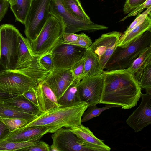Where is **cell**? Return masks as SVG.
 Segmentation results:
<instances>
[{
  "label": "cell",
  "instance_id": "7",
  "mask_svg": "<svg viewBox=\"0 0 151 151\" xmlns=\"http://www.w3.org/2000/svg\"><path fill=\"white\" fill-rule=\"evenodd\" d=\"M51 1L33 0L24 24V32L29 41L35 39L47 22Z\"/></svg>",
  "mask_w": 151,
  "mask_h": 151
},
{
  "label": "cell",
  "instance_id": "41",
  "mask_svg": "<svg viewBox=\"0 0 151 151\" xmlns=\"http://www.w3.org/2000/svg\"><path fill=\"white\" fill-rule=\"evenodd\" d=\"M10 132L6 126L0 119V141Z\"/></svg>",
  "mask_w": 151,
  "mask_h": 151
},
{
  "label": "cell",
  "instance_id": "20",
  "mask_svg": "<svg viewBox=\"0 0 151 151\" xmlns=\"http://www.w3.org/2000/svg\"><path fill=\"white\" fill-rule=\"evenodd\" d=\"M83 57L85 62L82 79L103 73L104 70L100 66L98 56L89 48L86 49Z\"/></svg>",
  "mask_w": 151,
  "mask_h": 151
},
{
  "label": "cell",
  "instance_id": "38",
  "mask_svg": "<svg viewBox=\"0 0 151 151\" xmlns=\"http://www.w3.org/2000/svg\"><path fill=\"white\" fill-rule=\"evenodd\" d=\"M79 34L74 33H64L62 42L63 43L76 45L78 39Z\"/></svg>",
  "mask_w": 151,
  "mask_h": 151
},
{
  "label": "cell",
  "instance_id": "15",
  "mask_svg": "<svg viewBox=\"0 0 151 151\" xmlns=\"http://www.w3.org/2000/svg\"><path fill=\"white\" fill-rule=\"evenodd\" d=\"M60 129L57 127L37 126L19 128L10 132L1 140L9 142H23L29 140L47 133H53Z\"/></svg>",
  "mask_w": 151,
  "mask_h": 151
},
{
  "label": "cell",
  "instance_id": "30",
  "mask_svg": "<svg viewBox=\"0 0 151 151\" xmlns=\"http://www.w3.org/2000/svg\"><path fill=\"white\" fill-rule=\"evenodd\" d=\"M7 127L9 131L13 132L26 125L28 122L25 119L18 118H0Z\"/></svg>",
  "mask_w": 151,
  "mask_h": 151
},
{
  "label": "cell",
  "instance_id": "26",
  "mask_svg": "<svg viewBox=\"0 0 151 151\" xmlns=\"http://www.w3.org/2000/svg\"><path fill=\"white\" fill-rule=\"evenodd\" d=\"M65 8L70 13L82 20H91L83 9L79 0H61Z\"/></svg>",
  "mask_w": 151,
  "mask_h": 151
},
{
  "label": "cell",
  "instance_id": "2",
  "mask_svg": "<svg viewBox=\"0 0 151 151\" xmlns=\"http://www.w3.org/2000/svg\"><path fill=\"white\" fill-rule=\"evenodd\" d=\"M43 68L38 61L14 70L0 72V92L10 95H21L35 88L51 73Z\"/></svg>",
  "mask_w": 151,
  "mask_h": 151
},
{
  "label": "cell",
  "instance_id": "22",
  "mask_svg": "<svg viewBox=\"0 0 151 151\" xmlns=\"http://www.w3.org/2000/svg\"><path fill=\"white\" fill-rule=\"evenodd\" d=\"M0 118H22L26 120L28 123L37 116L11 106L3 103L0 100Z\"/></svg>",
  "mask_w": 151,
  "mask_h": 151
},
{
  "label": "cell",
  "instance_id": "37",
  "mask_svg": "<svg viewBox=\"0 0 151 151\" xmlns=\"http://www.w3.org/2000/svg\"><path fill=\"white\" fill-rule=\"evenodd\" d=\"M151 6V0H147L142 4L129 13L127 16L124 17L120 21H123L128 17L136 16L141 12L144 9L146 8H148Z\"/></svg>",
  "mask_w": 151,
  "mask_h": 151
},
{
  "label": "cell",
  "instance_id": "29",
  "mask_svg": "<svg viewBox=\"0 0 151 151\" xmlns=\"http://www.w3.org/2000/svg\"><path fill=\"white\" fill-rule=\"evenodd\" d=\"M119 106L112 104H106L102 108L97 107L96 105L88 106L86 111H85L82 117L81 122L87 121L91 119L99 116L104 111L113 107H119Z\"/></svg>",
  "mask_w": 151,
  "mask_h": 151
},
{
  "label": "cell",
  "instance_id": "11",
  "mask_svg": "<svg viewBox=\"0 0 151 151\" xmlns=\"http://www.w3.org/2000/svg\"><path fill=\"white\" fill-rule=\"evenodd\" d=\"M122 33L113 31L104 33L96 39L88 48L98 56L102 69L117 46Z\"/></svg>",
  "mask_w": 151,
  "mask_h": 151
},
{
  "label": "cell",
  "instance_id": "28",
  "mask_svg": "<svg viewBox=\"0 0 151 151\" xmlns=\"http://www.w3.org/2000/svg\"><path fill=\"white\" fill-rule=\"evenodd\" d=\"M151 62V45L146 48L134 61L131 66L126 69L132 75L139 69Z\"/></svg>",
  "mask_w": 151,
  "mask_h": 151
},
{
  "label": "cell",
  "instance_id": "23",
  "mask_svg": "<svg viewBox=\"0 0 151 151\" xmlns=\"http://www.w3.org/2000/svg\"><path fill=\"white\" fill-rule=\"evenodd\" d=\"M18 52L17 68L32 60L35 56L31 51L29 40L24 37L20 32L18 36Z\"/></svg>",
  "mask_w": 151,
  "mask_h": 151
},
{
  "label": "cell",
  "instance_id": "31",
  "mask_svg": "<svg viewBox=\"0 0 151 151\" xmlns=\"http://www.w3.org/2000/svg\"><path fill=\"white\" fill-rule=\"evenodd\" d=\"M38 62L41 66L45 70L51 72L54 70L53 58L51 51L39 56Z\"/></svg>",
  "mask_w": 151,
  "mask_h": 151
},
{
  "label": "cell",
  "instance_id": "18",
  "mask_svg": "<svg viewBox=\"0 0 151 151\" xmlns=\"http://www.w3.org/2000/svg\"><path fill=\"white\" fill-rule=\"evenodd\" d=\"M0 100L11 106L37 116L42 113L38 106L28 100L22 94L12 95L2 98Z\"/></svg>",
  "mask_w": 151,
  "mask_h": 151
},
{
  "label": "cell",
  "instance_id": "12",
  "mask_svg": "<svg viewBox=\"0 0 151 151\" xmlns=\"http://www.w3.org/2000/svg\"><path fill=\"white\" fill-rule=\"evenodd\" d=\"M52 144L50 151H91L90 148L78 142L76 135L68 128L61 127L51 136Z\"/></svg>",
  "mask_w": 151,
  "mask_h": 151
},
{
  "label": "cell",
  "instance_id": "13",
  "mask_svg": "<svg viewBox=\"0 0 151 151\" xmlns=\"http://www.w3.org/2000/svg\"><path fill=\"white\" fill-rule=\"evenodd\" d=\"M139 106L128 117L127 124L136 132L151 124V95L141 93Z\"/></svg>",
  "mask_w": 151,
  "mask_h": 151
},
{
  "label": "cell",
  "instance_id": "34",
  "mask_svg": "<svg viewBox=\"0 0 151 151\" xmlns=\"http://www.w3.org/2000/svg\"><path fill=\"white\" fill-rule=\"evenodd\" d=\"M19 151H50L49 145L43 141H37L33 145L20 150Z\"/></svg>",
  "mask_w": 151,
  "mask_h": 151
},
{
  "label": "cell",
  "instance_id": "32",
  "mask_svg": "<svg viewBox=\"0 0 151 151\" xmlns=\"http://www.w3.org/2000/svg\"><path fill=\"white\" fill-rule=\"evenodd\" d=\"M151 6L148 8L147 10L142 14H138L137 17L127 28L126 30L122 34L121 36L124 35L135 27L141 24L148 14L151 15Z\"/></svg>",
  "mask_w": 151,
  "mask_h": 151
},
{
  "label": "cell",
  "instance_id": "14",
  "mask_svg": "<svg viewBox=\"0 0 151 151\" xmlns=\"http://www.w3.org/2000/svg\"><path fill=\"white\" fill-rule=\"evenodd\" d=\"M70 69L55 70L45 79L57 100L74 80Z\"/></svg>",
  "mask_w": 151,
  "mask_h": 151
},
{
  "label": "cell",
  "instance_id": "16",
  "mask_svg": "<svg viewBox=\"0 0 151 151\" xmlns=\"http://www.w3.org/2000/svg\"><path fill=\"white\" fill-rule=\"evenodd\" d=\"M77 136L78 142L92 151H109L111 148L96 137L88 128L82 124L68 128Z\"/></svg>",
  "mask_w": 151,
  "mask_h": 151
},
{
  "label": "cell",
  "instance_id": "33",
  "mask_svg": "<svg viewBox=\"0 0 151 151\" xmlns=\"http://www.w3.org/2000/svg\"><path fill=\"white\" fill-rule=\"evenodd\" d=\"M85 58L83 56L80 60L76 63L71 68L74 79H79L81 80L84 71Z\"/></svg>",
  "mask_w": 151,
  "mask_h": 151
},
{
  "label": "cell",
  "instance_id": "8",
  "mask_svg": "<svg viewBox=\"0 0 151 151\" xmlns=\"http://www.w3.org/2000/svg\"><path fill=\"white\" fill-rule=\"evenodd\" d=\"M50 12L61 18L65 26V33H75L82 31L93 32L108 28L105 25L95 23L91 20H84L74 16L65 8L61 0H52Z\"/></svg>",
  "mask_w": 151,
  "mask_h": 151
},
{
  "label": "cell",
  "instance_id": "17",
  "mask_svg": "<svg viewBox=\"0 0 151 151\" xmlns=\"http://www.w3.org/2000/svg\"><path fill=\"white\" fill-rule=\"evenodd\" d=\"M38 107L42 113L61 106L53 92L45 80L40 82L35 88Z\"/></svg>",
  "mask_w": 151,
  "mask_h": 151
},
{
  "label": "cell",
  "instance_id": "5",
  "mask_svg": "<svg viewBox=\"0 0 151 151\" xmlns=\"http://www.w3.org/2000/svg\"><path fill=\"white\" fill-rule=\"evenodd\" d=\"M151 45V32H145L127 46H117L104 67L105 71L127 69L147 47Z\"/></svg>",
  "mask_w": 151,
  "mask_h": 151
},
{
  "label": "cell",
  "instance_id": "39",
  "mask_svg": "<svg viewBox=\"0 0 151 151\" xmlns=\"http://www.w3.org/2000/svg\"><path fill=\"white\" fill-rule=\"evenodd\" d=\"M22 95L28 100L38 107L37 95L35 88L25 91Z\"/></svg>",
  "mask_w": 151,
  "mask_h": 151
},
{
  "label": "cell",
  "instance_id": "1",
  "mask_svg": "<svg viewBox=\"0 0 151 151\" xmlns=\"http://www.w3.org/2000/svg\"><path fill=\"white\" fill-rule=\"evenodd\" d=\"M103 74L104 86L99 104L117 105L124 109L137 105L141 88L126 69L104 71Z\"/></svg>",
  "mask_w": 151,
  "mask_h": 151
},
{
  "label": "cell",
  "instance_id": "4",
  "mask_svg": "<svg viewBox=\"0 0 151 151\" xmlns=\"http://www.w3.org/2000/svg\"><path fill=\"white\" fill-rule=\"evenodd\" d=\"M65 26L61 18L50 11L49 17L40 32L29 44L34 56H40L51 51L62 40Z\"/></svg>",
  "mask_w": 151,
  "mask_h": 151
},
{
  "label": "cell",
  "instance_id": "10",
  "mask_svg": "<svg viewBox=\"0 0 151 151\" xmlns=\"http://www.w3.org/2000/svg\"><path fill=\"white\" fill-rule=\"evenodd\" d=\"M104 86L103 73L83 78L77 86L81 102L87 103L88 106L99 104Z\"/></svg>",
  "mask_w": 151,
  "mask_h": 151
},
{
  "label": "cell",
  "instance_id": "44",
  "mask_svg": "<svg viewBox=\"0 0 151 151\" xmlns=\"http://www.w3.org/2000/svg\"><path fill=\"white\" fill-rule=\"evenodd\" d=\"M5 70H6V69L0 63V72Z\"/></svg>",
  "mask_w": 151,
  "mask_h": 151
},
{
  "label": "cell",
  "instance_id": "21",
  "mask_svg": "<svg viewBox=\"0 0 151 151\" xmlns=\"http://www.w3.org/2000/svg\"><path fill=\"white\" fill-rule=\"evenodd\" d=\"M81 81L76 79L58 100V104L62 106H69L78 104L81 102L77 86Z\"/></svg>",
  "mask_w": 151,
  "mask_h": 151
},
{
  "label": "cell",
  "instance_id": "46",
  "mask_svg": "<svg viewBox=\"0 0 151 151\" xmlns=\"http://www.w3.org/2000/svg\"><path fill=\"white\" fill-rule=\"evenodd\" d=\"M7 0V1H9V0Z\"/></svg>",
  "mask_w": 151,
  "mask_h": 151
},
{
  "label": "cell",
  "instance_id": "19",
  "mask_svg": "<svg viewBox=\"0 0 151 151\" xmlns=\"http://www.w3.org/2000/svg\"><path fill=\"white\" fill-rule=\"evenodd\" d=\"M147 31L151 32V15L148 14L141 24L135 27L124 35L121 36L117 46L122 47H126L134 40L137 39Z\"/></svg>",
  "mask_w": 151,
  "mask_h": 151
},
{
  "label": "cell",
  "instance_id": "3",
  "mask_svg": "<svg viewBox=\"0 0 151 151\" xmlns=\"http://www.w3.org/2000/svg\"><path fill=\"white\" fill-rule=\"evenodd\" d=\"M88 104L81 103L69 106L55 108L36 116L21 128L37 126L70 128L81 124L82 117Z\"/></svg>",
  "mask_w": 151,
  "mask_h": 151
},
{
  "label": "cell",
  "instance_id": "40",
  "mask_svg": "<svg viewBox=\"0 0 151 151\" xmlns=\"http://www.w3.org/2000/svg\"><path fill=\"white\" fill-rule=\"evenodd\" d=\"M9 4V1L6 0H0V22L6 13Z\"/></svg>",
  "mask_w": 151,
  "mask_h": 151
},
{
  "label": "cell",
  "instance_id": "45",
  "mask_svg": "<svg viewBox=\"0 0 151 151\" xmlns=\"http://www.w3.org/2000/svg\"><path fill=\"white\" fill-rule=\"evenodd\" d=\"M15 0H9V2L10 6L14 4Z\"/></svg>",
  "mask_w": 151,
  "mask_h": 151
},
{
  "label": "cell",
  "instance_id": "43",
  "mask_svg": "<svg viewBox=\"0 0 151 151\" xmlns=\"http://www.w3.org/2000/svg\"><path fill=\"white\" fill-rule=\"evenodd\" d=\"M146 93L151 95V88L146 89Z\"/></svg>",
  "mask_w": 151,
  "mask_h": 151
},
{
  "label": "cell",
  "instance_id": "9",
  "mask_svg": "<svg viewBox=\"0 0 151 151\" xmlns=\"http://www.w3.org/2000/svg\"><path fill=\"white\" fill-rule=\"evenodd\" d=\"M62 41L51 51L53 56L54 70L70 69L83 58L86 50V48L63 43Z\"/></svg>",
  "mask_w": 151,
  "mask_h": 151
},
{
  "label": "cell",
  "instance_id": "42",
  "mask_svg": "<svg viewBox=\"0 0 151 151\" xmlns=\"http://www.w3.org/2000/svg\"><path fill=\"white\" fill-rule=\"evenodd\" d=\"M11 95H10L8 94L1 93L0 92V99L8 97Z\"/></svg>",
  "mask_w": 151,
  "mask_h": 151
},
{
  "label": "cell",
  "instance_id": "35",
  "mask_svg": "<svg viewBox=\"0 0 151 151\" xmlns=\"http://www.w3.org/2000/svg\"><path fill=\"white\" fill-rule=\"evenodd\" d=\"M147 0H126L123 11L125 14H128L143 3Z\"/></svg>",
  "mask_w": 151,
  "mask_h": 151
},
{
  "label": "cell",
  "instance_id": "24",
  "mask_svg": "<svg viewBox=\"0 0 151 151\" xmlns=\"http://www.w3.org/2000/svg\"><path fill=\"white\" fill-rule=\"evenodd\" d=\"M33 0H15L10 6V9L15 18V21L24 24L26 18Z\"/></svg>",
  "mask_w": 151,
  "mask_h": 151
},
{
  "label": "cell",
  "instance_id": "27",
  "mask_svg": "<svg viewBox=\"0 0 151 151\" xmlns=\"http://www.w3.org/2000/svg\"><path fill=\"white\" fill-rule=\"evenodd\" d=\"M42 136L32 139L23 142H9L5 140L0 141V151H19L20 150L30 147L40 140Z\"/></svg>",
  "mask_w": 151,
  "mask_h": 151
},
{
  "label": "cell",
  "instance_id": "6",
  "mask_svg": "<svg viewBox=\"0 0 151 151\" xmlns=\"http://www.w3.org/2000/svg\"><path fill=\"white\" fill-rule=\"evenodd\" d=\"M19 33L13 25L4 24L0 26V63L6 70H14L17 68Z\"/></svg>",
  "mask_w": 151,
  "mask_h": 151
},
{
  "label": "cell",
  "instance_id": "25",
  "mask_svg": "<svg viewBox=\"0 0 151 151\" xmlns=\"http://www.w3.org/2000/svg\"><path fill=\"white\" fill-rule=\"evenodd\" d=\"M132 75L141 88H151V62Z\"/></svg>",
  "mask_w": 151,
  "mask_h": 151
},
{
  "label": "cell",
  "instance_id": "36",
  "mask_svg": "<svg viewBox=\"0 0 151 151\" xmlns=\"http://www.w3.org/2000/svg\"><path fill=\"white\" fill-rule=\"evenodd\" d=\"M90 38L84 33L79 34L78 41L76 44L80 47L85 48H88L92 44Z\"/></svg>",
  "mask_w": 151,
  "mask_h": 151
}]
</instances>
